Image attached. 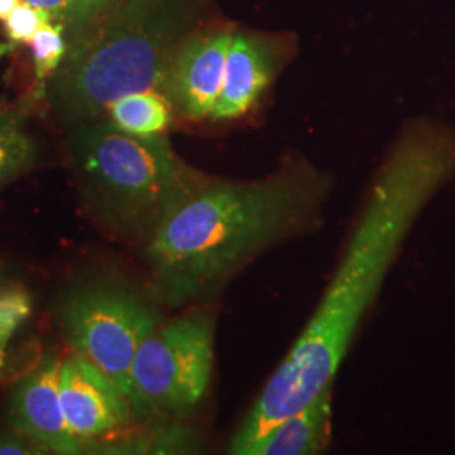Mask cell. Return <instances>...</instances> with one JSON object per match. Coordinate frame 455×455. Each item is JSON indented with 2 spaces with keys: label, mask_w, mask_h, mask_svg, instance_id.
Returning a JSON list of instances; mask_svg holds the SVG:
<instances>
[{
  "label": "cell",
  "mask_w": 455,
  "mask_h": 455,
  "mask_svg": "<svg viewBox=\"0 0 455 455\" xmlns=\"http://www.w3.org/2000/svg\"><path fill=\"white\" fill-rule=\"evenodd\" d=\"M51 20L46 11L28 2H20L11 16L5 19V33L14 43H31L36 33Z\"/></svg>",
  "instance_id": "cell-17"
},
{
  "label": "cell",
  "mask_w": 455,
  "mask_h": 455,
  "mask_svg": "<svg viewBox=\"0 0 455 455\" xmlns=\"http://www.w3.org/2000/svg\"><path fill=\"white\" fill-rule=\"evenodd\" d=\"M46 11L52 20L82 29L84 24L110 9L118 0H24Z\"/></svg>",
  "instance_id": "cell-16"
},
{
  "label": "cell",
  "mask_w": 455,
  "mask_h": 455,
  "mask_svg": "<svg viewBox=\"0 0 455 455\" xmlns=\"http://www.w3.org/2000/svg\"><path fill=\"white\" fill-rule=\"evenodd\" d=\"M231 31L197 34L180 44L169 80V101L191 120L210 116L220 95Z\"/></svg>",
  "instance_id": "cell-9"
},
{
  "label": "cell",
  "mask_w": 455,
  "mask_h": 455,
  "mask_svg": "<svg viewBox=\"0 0 455 455\" xmlns=\"http://www.w3.org/2000/svg\"><path fill=\"white\" fill-rule=\"evenodd\" d=\"M51 454L48 447L36 440L17 432L0 430V455H46Z\"/></svg>",
  "instance_id": "cell-18"
},
{
  "label": "cell",
  "mask_w": 455,
  "mask_h": 455,
  "mask_svg": "<svg viewBox=\"0 0 455 455\" xmlns=\"http://www.w3.org/2000/svg\"><path fill=\"white\" fill-rule=\"evenodd\" d=\"M78 191L93 220L120 238L147 242L208 182L159 135H133L112 122L82 124L71 137Z\"/></svg>",
  "instance_id": "cell-4"
},
{
  "label": "cell",
  "mask_w": 455,
  "mask_h": 455,
  "mask_svg": "<svg viewBox=\"0 0 455 455\" xmlns=\"http://www.w3.org/2000/svg\"><path fill=\"white\" fill-rule=\"evenodd\" d=\"M454 171L455 137L449 132L415 125L400 137L379 169L323 302L233 435L229 454L242 455L331 387L413 220Z\"/></svg>",
  "instance_id": "cell-1"
},
{
  "label": "cell",
  "mask_w": 455,
  "mask_h": 455,
  "mask_svg": "<svg viewBox=\"0 0 455 455\" xmlns=\"http://www.w3.org/2000/svg\"><path fill=\"white\" fill-rule=\"evenodd\" d=\"M4 282H5V278H4V274H2V270H0V287L4 285Z\"/></svg>",
  "instance_id": "cell-21"
},
{
  "label": "cell",
  "mask_w": 455,
  "mask_h": 455,
  "mask_svg": "<svg viewBox=\"0 0 455 455\" xmlns=\"http://www.w3.org/2000/svg\"><path fill=\"white\" fill-rule=\"evenodd\" d=\"M61 324L69 346L108 374L133 408V359L159 324L156 310L129 289L95 283L66 299Z\"/></svg>",
  "instance_id": "cell-5"
},
{
  "label": "cell",
  "mask_w": 455,
  "mask_h": 455,
  "mask_svg": "<svg viewBox=\"0 0 455 455\" xmlns=\"http://www.w3.org/2000/svg\"><path fill=\"white\" fill-rule=\"evenodd\" d=\"M65 24L63 22H46L33 37L31 48H33L34 75L36 82L44 88V83L52 78L56 69L61 65L65 58L66 46Z\"/></svg>",
  "instance_id": "cell-14"
},
{
  "label": "cell",
  "mask_w": 455,
  "mask_h": 455,
  "mask_svg": "<svg viewBox=\"0 0 455 455\" xmlns=\"http://www.w3.org/2000/svg\"><path fill=\"white\" fill-rule=\"evenodd\" d=\"M108 112L115 127L133 135H159L171 124L169 98L157 92H139L120 98Z\"/></svg>",
  "instance_id": "cell-13"
},
{
  "label": "cell",
  "mask_w": 455,
  "mask_h": 455,
  "mask_svg": "<svg viewBox=\"0 0 455 455\" xmlns=\"http://www.w3.org/2000/svg\"><path fill=\"white\" fill-rule=\"evenodd\" d=\"M33 314V297L19 283L0 287V344L7 347Z\"/></svg>",
  "instance_id": "cell-15"
},
{
  "label": "cell",
  "mask_w": 455,
  "mask_h": 455,
  "mask_svg": "<svg viewBox=\"0 0 455 455\" xmlns=\"http://www.w3.org/2000/svg\"><path fill=\"white\" fill-rule=\"evenodd\" d=\"M324 197V178L304 164L260 180H210L147 240L165 302L182 306L212 292L265 246L309 223Z\"/></svg>",
  "instance_id": "cell-2"
},
{
  "label": "cell",
  "mask_w": 455,
  "mask_h": 455,
  "mask_svg": "<svg viewBox=\"0 0 455 455\" xmlns=\"http://www.w3.org/2000/svg\"><path fill=\"white\" fill-rule=\"evenodd\" d=\"M274 71L275 56L265 41L248 34H233L223 84L210 115L212 120L246 114L268 86Z\"/></svg>",
  "instance_id": "cell-10"
},
{
  "label": "cell",
  "mask_w": 455,
  "mask_h": 455,
  "mask_svg": "<svg viewBox=\"0 0 455 455\" xmlns=\"http://www.w3.org/2000/svg\"><path fill=\"white\" fill-rule=\"evenodd\" d=\"M331 420V387L309 405L274 425L260 439L244 447L242 455L317 454L327 442Z\"/></svg>",
  "instance_id": "cell-11"
},
{
  "label": "cell",
  "mask_w": 455,
  "mask_h": 455,
  "mask_svg": "<svg viewBox=\"0 0 455 455\" xmlns=\"http://www.w3.org/2000/svg\"><path fill=\"white\" fill-rule=\"evenodd\" d=\"M60 396L66 422L84 445L131 422L132 405L124 391L76 351L60 366Z\"/></svg>",
  "instance_id": "cell-7"
},
{
  "label": "cell",
  "mask_w": 455,
  "mask_h": 455,
  "mask_svg": "<svg viewBox=\"0 0 455 455\" xmlns=\"http://www.w3.org/2000/svg\"><path fill=\"white\" fill-rule=\"evenodd\" d=\"M191 17L189 0H127L84 24L49 82L54 112L82 125L132 93L169 98L171 68Z\"/></svg>",
  "instance_id": "cell-3"
},
{
  "label": "cell",
  "mask_w": 455,
  "mask_h": 455,
  "mask_svg": "<svg viewBox=\"0 0 455 455\" xmlns=\"http://www.w3.org/2000/svg\"><path fill=\"white\" fill-rule=\"evenodd\" d=\"M20 4V0H0V20H5Z\"/></svg>",
  "instance_id": "cell-19"
},
{
  "label": "cell",
  "mask_w": 455,
  "mask_h": 455,
  "mask_svg": "<svg viewBox=\"0 0 455 455\" xmlns=\"http://www.w3.org/2000/svg\"><path fill=\"white\" fill-rule=\"evenodd\" d=\"M212 331L206 312L156 327L133 359V410L182 411L197 405L212 379Z\"/></svg>",
  "instance_id": "cell-6"
},
{
  "label": "cell",
  "mask_w": 455,
  "mask_h": 455,
  "mask_svg": "<svg viewBox=\"0 0 455 455\" xmlns=\"http://www.w3.org/2000/svg\"><path fill=\"white\" fill-rule=\"evenodd\" d=\"M5 358H7L5 347L0 344V379H2V376H4V371H5Z\"/></svg>",
  "instance_id": "cell-20"
},
{
  "label": "cell",
  "mask_w": 455,
  "mask_h": 455,
  "mask_svg": "<svg viewBox=\"0 0 455 455\" xmlns=\"http://www.w3.org/2000/svg\"><path fill=\"white\" fill-rule=\"evenodd\" d=\"M60 359L49 355L26 374L12 393V428L63 455L84 454V443L66 422L60 396Z\"/></svg>",
  "instance_id": "cell-8"
},
{
  "label": "cell",
  "mask_w": 455,
  "mask_h": 455,
  "mask_svg": "<svg viewBox=\"0 0 455 455\" xmlns=\"http://www.w3.org/2000/svg\"><path fill=\"white\" fill-rule=\"evenodd\" d=\"M37 161V146L26 127V115L0 108V193L29 172Z\"/></svg>",
  "instance_id": "cell-12"
}]
</instances>
